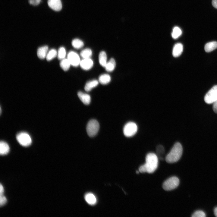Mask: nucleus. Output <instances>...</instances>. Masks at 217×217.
I'll return each instance as SVG.
<instances>
[{"mask_svg": "<svg viewBox=\"0 0 217 217\" xmlns=\"http://www.w3.org/2000/svg\"><path fill=\"white\" fill-rule=\"evenodd\" d=\"M98 83V81L96 80L89 81L86 83L84 87L85 90L86 91H90L93 88L97 86Z\"/></svg>", "mask_w": 217, "mask_h": 217, "instance_id": "18", "label": "nucleus"}, {"mask_svg": "<svg viewBox=\"0 0 217 217\" xmlns=\"http://www.w3.org/2000/svg\"><path fill=\"white\" fill-rule=\"evenodd\" d=\"M124 135L128 137L134 136L137 131V126L135 123L133 122L127 123L123 128Z\"/></svg>", "mask_w": 217, "mask_h": 217, "instance_id": "6", "label": "nucleus"}, {"mask_svg": "<svg viewBox=\"0 0 217 217\" xmlns=\"http://www.w3.org/2000/svg\"><path fill=\"white\" fill-rule=\"evenodd\" d=\"M156 151L159 154H162L164 152V147L161 145H158L156 148Z\"/></svg>", "mask_w": 217, "mask_h": 217, "instance_id": "29", "label": "nucleus"}, {"mask_svg": "<svg viewBox=\"0 0 217 217\" xmlns=\"http://www.w3.org/2000/svg\"><path fill=\"white\" fill-rule=\"evenodd\" d=\"M77 95L83 104L87 105L90 103L91 98L89 95L81 91L79 92Z\"/></svg>", "mask_w": 217, "mask_h": 217, "instance_id": "13", "label": "nucleus"}, {"mask_svg": "<svg viewBox=\"0 0 217 217\" xmlns=\"http://www.w3.org/2000/svg\"><path fill=\"white\" fill-rule=\"evenodd\" d=\"M57 56V52L55 49H52L50 50L48 52L46 59L47 61H49Z\"/></svg>", "mask_w": 217, "mask_h": 217, "instance_id": "24", "label": "nucleus"}, {"mask_svg": "<svg viewBox=\"0 0 217 217\" xmlns=\"http://www.w3.org/2000/svg\"><path fill=\"white\" fill-rule=\"evenodd\" d=\"M214 213L215 215L217 217V207H216L214 209Z\"/></svg>", "mask_w": 217, "mask_h": 217, "instance_id": "34", "label": "nucleus"}, {"mask_svg": "<svg viewBox=\"0 0 217 217\" xmlns=\"http://www.w3.org/2000/svg\"><path fill=\"white\" fill-rule=\"evenodd\" d=\"M86 131L90 137H93L97 133L99 129V124L96 120L92 119L88 122L86 126Z\"/></svg>", "mask_w": 217, "mask_h": 217, "instance_id": "4", "label": "nucleus"}, {"mask_svg": "<svg viewBox=\"0 0 217 217\" xmlns=\"http://www.w3.org/2000/svg\"><path fill=\"white\" fill-rule=\"evenodd\" d=\"M85 199L87 203L90 205H94L96 202V199L94 195L91 193H86Z\"/></svg>", "mask_w": 217, "mask_h": 217, "instance_id": "15", "label": "nucleus"}, {"mask_svg": "<svg viewBox=\"0 0 217 217\" xmlns=\"http://www.w3.org/2000/svg\"><path fill=\"white\" fill-rule=\"evenodd\" d=\"M93 62L90 58H84L80 61V65L83 70H88L90 69L93 65Z\"/></svg>", "mask_w": 217, "mask_h": 217, "instance_id": "10", "label": "nucleus"}, {"mask_svg": "<svg viewBox=\"0 0 217 217\" xmlns=\"http://www.w3.org/2000/svg\"><path fill=\"white\" fill-rule=\"evenodd\" d=\"M66 54V52L65 48L63 47H60L57 52L58 58L61 60L64 58Z\"/></svg>", "mask_w": 217, "mask_h": 217, "instance_id": "26", "label": "nucleus"}, {"mask_svg": "<svg viewBox=\"0 0 217 217\" xmlns=\"http://www.w3.org/2000/svg\"><path fill=\"white\" fill-rule=\"evenodd\" d=\"M4 192V187L1 184L0 185V195H3Z\"/></svg>", "mask_w": 217, "mask_h": 217, "instance_id": "33", "label": "nucleus"}, {"mask_svg": "<svg viewBox=\"0 0 217 217\" xmlns=\"http://www.w3.org/2000/svg\"><path fill=\"white\" fill-rule=\"evenodd\" d=\"M71 64L68 58H64L61 60L60 63L61 68L64 71H68L69 68Z\"/></svg>", "mask_w": 217, "mask_h": 217, "instance_id": "21", "label": "nucleus"}, {"mask_svg": "<svg viewBox=\"0 0 217 217\" xmlns=\"http://www.w3.org/2000/svg\"><path fill=\"white\" fill-rule=\"evenodd\" d=\"M212 4L214 8H217V0H212Z\"/></svg>", "mask_w": 217, "mask_h": 217, "instance_id": "32", "label": "nucleus"}, {"mask_svg": "<svg viewBox=\"0 0 217 217\" xmlns=\"http://www.w3.org/2000/svg\"><path fill=\"white\" fill-rule=\"evenodd\" d=\"M7 202V199L3 195H0V205L2 206L5 205Z\"/></svg>", "mask_w": 217, "mask_h": 217, "instance_id": "28", "label": "nucleus"}, {"mask_svg": "<svg viewBox=\"0 0 217 217\" xmlns=\"http://www.w3.org/2000/svg\"><path fill=\"white\" fill-rule=\"evenodd\" d=\"M205 213L202 210L196 211L192 215V217H205Z\"/></svg>", "mask_w": 217, "mask_h": 217, "instance_id": "27", "label": "nucleus"}, {"mask_svg": "<svg viewBox=\"0 0 217 217\" xmlns=\"http://www.w3.org/2000/svg\"><path fill=\"white\" fill-rule=\"evenodd\" d=\"M10 148L8 145L5 142L1 141L0 143V153L4 155L7 154L9 152Z\"/></svg>", "mask_w": 217, "mask_h": 217, "instance_id": "14", "label": "nucleus"}, {"mask_svg": "<svg viewBox=\"0 0 217 217\" xmlns=\"http://www.w3.org/2000/svg\"><path fill=\"white\" fill-rule=\"evenodd\" d=\"M183 50V46L182 44L177 43L174 46L172 50V55L175 57L179 56Z\"/></svg>", "mask_w": 217, "mask_h": 217, "instance_id": "12", "label": "nucleus"}, {"mask_svg": "<svg viewBox=\"0 0 217 217\" xmlns=\"http://www.w3.org/2000/svg\"><path fill=\"white\" fill-rule=\"evenodd\" d=\"M116 62L114 59L111 58L107 63L105 67L106 70L108 72L113 71L115 68Z\"/></svg>", "mask_w": 217, "mask_h": 217, "instance_id": "19", "label": "nucleus"}, {"mask_svg": "<svg viewBox=\"0 0 217 217\" xmlns=\"http://www.w3.org/2000/svg\"><path fill=\"white\" fill-rule=\"evenodd\" d=\"M204 100L208 104L213 103L217 100V85L214 86L205 95Z\"/></svg>", "mask_w": 217, "mask_h": 217, "instance_id": "7", "label": "nucleus"}, {"mask_svg": "<svg viewBox=\"0 0 217 217\" xmlns=\"http://www.w3.org/2000/svg\"><path fill=\"white\" fill-rule=\"evenodd\" d=\"M139 171H136V173L137 174H139Z\"/></svg>", "mask_w": 217, "mask_h": 217, "instance_id": "35", "label": "nucleus"}, {"mask_svg": "<svg viewBox=\"0 0 217 217\" xmlns=\"http://www.w3.org/2000/svg\"><path fill=\"white\" fill-rule=\"evenodd\" d=\"M183 153V148L179 142L175 143L170 152L165 157L166 162L170 163L175 162L181 158Z\"/></svg>", "mask_w": 217, "mask_h": 217, "instance_id": "2", "label": "nucleus"}, {"mask_svg": "<svg viewBox=\"0 0 217 217\" xmlns=\"http://www.w3.org/2000/svg\"><path fill=\"white\" fill-rule=\"evenodd\" d=\"M41 0H29V3L33 5H38L40 2Z\"/></svg>", "mask_w": 217, "mask_h": 217, "instance_id": "30", "label": "nucleus"}, {"mask_svg": "<svg viewBox=\"0 0 217 217\" xmlns=\"http://www.w3.org/2000/svg\"><path fill=\"white\" fill-rule=\"evenodd\" d=\"M16 137L18 143L23 146L27 147L31 144V137L26 132H22L19 133L17 134Z\"/></svg>", "mask_w": 217, "mask_h": 217, "instance_id": "5", "label": "nucleus"}, {"mask_svg": "<svg viewBox=\"0 0 217 217\" xmlns=\"http://www.w3.org/2000/svg\"><path fill=\"white\" fill-rule=\"evenodd\" d=\"M99 60L100 64L103 67H105L107 62V55L105 52L102 51L100 52Z\"/></svg>", "mask_w": 217, "mask_h": 217, "instance_id": "16", "label": "nucleus"}, {"mask_svg": "<svg viewBox=\"0 0 217 217\" xmlns=\"http://www.w3.org/2000/svg\"><path fill=\"white\" fill-rule=\"evenodd\" d=\"M48 47L45 46L39 47L37 50V55L40 59H44L46 58L48 52Z\"/></svg>", "mask_w": 217, "mask_h": 217, "instance_id": "11", "label": "nucleus"}, {"mask_svg": "<svg viewBox=\"0 0 217 217\" xmlns=\"http://www.w3.org/2000/svg\"><path fill=\"white\" fill-rule=\"evenodd\" d=\"M92 54V51L90 49L86 48L82 50L80 52L81 56L83 59L90 58Z\"/></svg>", "mask_w": 217, "mask_h": 217, "instance_id": "22", "label": "nucleus"}, {"mask_svg": "<svg viewBox=\"0 0 217 217\" xmlns=\"http://www.w3.org/2000/svg\"><path fill=\"white\" fill-rule=\"evenodd\" d=\"M212 108L214 112L217 114V100L213 103Z\"/></svg>", "mask_w": 217, "mask_h": 217, "instance_id": "31", "label": "nucleus"}, {"mask_svg": "<svg viewBox=\"0 0 217 217\" xmlns=\"http://www.w3.org/2000/svg\"><path fill=\"white\" fill-rule=\"evenodd\" d=\"M179 184V180L176 177H171L166 180L163 183V188L165 190L170 191L177 188Z\"/></svg>", "mask_w": 217, "mask_h": 217, "instance_id": "3", "label": "nucleus"}, {"mask_svg": "<svg viewBox=\"0 0 217 217\" xmlns=\"http://www.w3.org/2000/svg\"><path fill=\"white\" fill-rule=\"evenodd\" d=\"M110 76L107 74H104L101 75L99 77V82L102 84H106L108 83L111 80Z\"/></svg>", "mask_w": 217, "mask_h": 217, "instance_id": "20", "label": "nucleus"}, {"mask_svg": "<svg viewBox=\"0 0 217 217\" xmlns=\"http://www.w3.org/2000/svg\"><path fill=\"white\" fill-rule=\"evenodd\" d=\"M158 162V158L157 155L153 153H149L146 156L145 163L139 167V171L142 173H153L156 169Z\"/></svg>", "mask_w": 217, "mask_h": 217, "instance_id": "1", "label": "nucleus"}, {"mask_svg": "<svg viewBox=\"0 0 217 217\" xmlns=\"http://www.w3.org/2000/svg\"><path fill=\"white\" fill-rule=\"evenodd\" d=\"M68 59L71 64L73 66L77 67L80 64V61L79 55L76 52L71 51L68 55Z\"/></svg>", "mask_w": 217, "mask_h": 217, "instance_id": "8", "label": "nucleus"}, {"mask_svg": "<svg viewBox=\"0 0 217 217\" xmlns=\"http://www.w3.org/2000/svg\"><path fill=\"white\" fill-rule=\"evenodd\" d=\"M182 31L181 29L178 27H175L173 29L171 33V36L174 39L178 38L181 34Z\"/></svg>", "mask_w": 217, "mask_h": 217, "instance_id": "25", "label": "nucleus"}, {"mask_svg": "<svg viewBox=\"0 0 217 217\" xmlns=\"http://www.w3.org/2000/svg\"><path fill=\"white\" fill-rule=\"evenodd\" d=\"M217 48V42L212 41L207 43L205 45L204 49L207 52H211Z\"/></svg>", "mask_w": 217, "mask_h": 217, "instance_id": "17", "label": "nucleus"}, {"mask_svg": "<svg viewBox=\"0 0 217 217\" xmlns=\"http://www.w3.org/2000/svg\"><path fill=\"white\" fill-rule=\"evenodd\" d=\"M48 4L50 8L56 11L61 10L62 8L61 0H48Z\"/></svg>", "mask_w": 217, "mask_h": 217, "instance_id": "9", "label": "nucleus"}, {"mask_svg": "<svg viewBox=\"0 0 217 217\" xmlns=\"http://www.w3.org/2000/svg\"><path fill=\"white\" fill-rule=\"evenodd\" d=\"M71 44L74 48L77 49H80L84 45L83 42L78 39H74L72 41Z\"/></svg>", "mask_w": 217, "mask_h": 217, "instance_id": "23", "label": "nucleus"}]
</instances>
